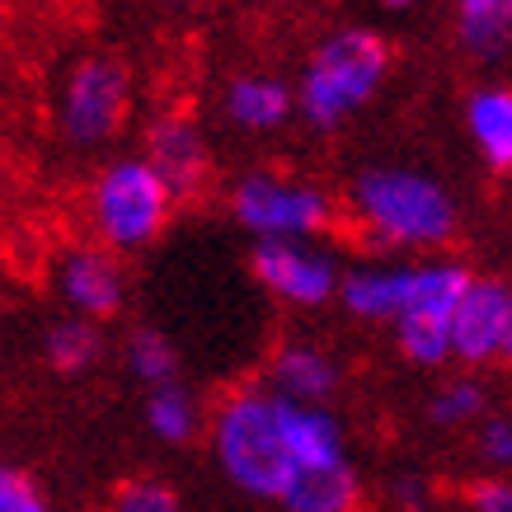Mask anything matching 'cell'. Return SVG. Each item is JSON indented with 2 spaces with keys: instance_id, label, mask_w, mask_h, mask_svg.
Wrapping results in <instances>:
<instances>
[{
  "instance_id": "cell-1",
  "label": "cell",
  "mask_w": 512,
  "mask_h": 512,
  "mask_svg": "<svg viewBox=\"0 0 512 512\" xmlns=\"http://www.w3.org/2000/svg\"><path fill=\"white\" fill-rule=\"evenodd\" d=\"M348 217L381 249H442L456 235V198L414 165H362L348 179Z\"/></svg>"
},
{
  "instance_id": "cell-2",
  "label": "cell",
  "mask_w": 512,
  "mask_h": 512,
  "mask_svg": "<svg viewBox=\"0 0 512 512\" xmlns=\"http://www.w3.org/2000/svg\"><path fill=\"white\" fill-rule=\"evenodd\" d=\"M212 461L249 498L282 503L296 480V456L287 442V400L268 386H240L212 414Z\"/></svg>"
},
{
  "instance_id": "cell-3",
  "label": "cell",
  "mask_w": 512,
  "mask_h": 512,
  "mask_svg": "<svg viewBox=\"0 0 512 512\" xmlns=\"http://www.w3.org/2000/svg\"><path fill=\"white\" fill-rule=\"evenodd\" d=\"M390 76V43L372 29H334L311 47L296 76V118L315 132H339L372 104Z\"/></svg>"
},
{
  "instance_id": "cell-4",
  "label": "cell",
  "mask_w": 512,
  "mask_h": 512,
  "mask_svg": "<svg viewBox=\"0 0 512 512\" xmlns=\"http://www.w3.org/2000/svg\"><path fill=\"white\" fill-rule=\"evenodd\" d=\"M85 212H90L94 245L127 254V249H146L151 240H160V231L174 217V193L146 156H118L94 174Z\"/></svg>"
},
{
  "instance_id": "cell-5",
  "label": "cell",
  "mask_w": 512,
  "mask_h": 512,
  "mask_svg": "<svg viewBox=\"0 0 512 512\" xmlns=\"http://www.w3.org/2000/svg\"><path fill=\"white\" fill-rule=\"evenodd\" d=\"M235 226L254 235V245L264 240H315L334 226V198L306 174L268 170L254 165L231 184L226 193Z\"/></svg>"
},
{
  "instance_id": "cell-6",
  "label": "cell",
  "mask_w": 512,
  "mask_h": 512,
  "mask_svg": "<svg viewBox=\"0 0 512 512\" xmlns=\"http://www.w3.org/2000/svg\"><path fill=\"white\" fill-rule=\"evenodd\" d=\"M127 109H132V76H127V66L118 57H109V52H90L62 80L57 132L66 137V146L94 151V146H109L123 132Z\"/></svg>"
},
{
  "instance_id": "cell-7",
  "label": "cell",
  "mask_w": 512,
  "mask_h": 512,
  "mask_svg": "<svg viewBox=\"0 0 512 512\" xmlns=\"http://www.w3.org/2000/svg\"><path fill=\"white\" fill-rule=\"evenodd\" d=\"M470 282L475 278L451 259L414 264V292L404 315L395 320V348L414 367H442L456 357V311Z\"/></svg>"
},
{
  "instance_id": "cell-8",
  "label": "cell",
  "mask_w": 512,
  "mask_h": 512,
  "mask_svg": "<svg viewBox=\"0 0 512 512\" xmlns=\"http://www.w3.org/2000/svg\"><path fill=\"white\" fill-rule=\"evenodd\" d=\"M249 278L292 311H320L339 301L343 268L315 240H264L249 249Z\"/></svg>"
},
{
  "instance_id": "cell-9",
  "label": "cell",
  "mask_w": 512,
  "mask_h": 512,
  "mask_svg": "<svg viewBox=\"0 0 512 512\" xmlns=\"http://www.w3.org/2000/svg\"><path fill=\"white\" fill-rule=\"evenodd\" d=\"M52 287L62 306L80 320H113L127 301V273L118 254L104 245H71L52 268Z\"/></svg>"
},
{
  "instance_id": "cell-10",
  "label": "cell",
  "mask_w": 512,
  "mask_h": 512,
  "mask_svg": "<svg viewBox=\"0 0 512 512\" xmlns=\"http://www.w3.org/2000/svg\"><path fill=\"white\" fill-rule=\"evenodd\" d=\"M456 357L470 367H512V282L475 278L456 311Z\"/></svg>"
},
{
  "instance_id": "cell-11",
  "label": "cell",
  "mask_w": 512,
  "mask_h": 512,
  "mask_svg": "<svg viewBox=\"0 0 512 512\" xmlns=\"http://www.w3.org/2000/svg\"><path fill=\"white\" fill-rule=\"evenodd\" d=\"M141 156L151 160V170L165 179L174 202L202 198L207 184H212V151H207V137H202V127L179 109L151 118V127H146V151H141Z\"/></svg>"
},
{
  "instance_id": "cell-12",
  "label": "cell",
  "mask_w": 512,
  "mask_h": 512,
  "mask_svg": "<svg viewBox=\"0 0 512 512\" xmlns=\"http://www.w3.org/2000/svg\"><path fill=\"white\" fill-rule=\"evenodd\" d=\"M409 292H414V264L376 259V264H357L343 273L339 306L367 325H395L409 306Z\"/></svg>"
},
{
  "instance_id": "cell-13",
  "label": "cell",
  "mask_w": 512,
  "mask_h": 512,
  "mask_svg": "<svg viewBox=\"0 0 512 512\" xmlns=\"http://www.w3.org/2000/svg\"><path fill=\"white\" fill-rule=\"evenodd\" d=\"M221 113L240 132H278L296 113V85L273 71H240L221 90Z\"/></svg>"
},
{
  "instance_id": "cell-14",
  "label": "cell",
  "mask_w": 512,
  "mask_h": 512,
  "mask_svg": "<svg viewBox=\"0 0 512 512\" xmlns=\"http://www.w3.org/2000/svg\"><path fill=\"white\" fill-rule=\"evenodd\" d=\"M268 390L292 404H325L339 390V362L320 348V343L292 339L268 357Z\"/></svg>"
},
{
  "instance_id": "cell-15",
  "label": "cell",
  "mask_w": 512,
  "mask_h": 512,
  "mask_svg": "<svg viewBox=\"0 0 512 512\" xmlns=\"http://www.w3.org/2000/svg\"><path fill=\"white\" fill-rule=\"evenodd\" d=\"M466 132L489 170H512V90L480 85L466 99Z\"/></svg>"
},
{
  "instance_id": "cell-16",
  "label": "cell",
  "mask_w": 512,
  "mask_h": 512,
  "mask_svg": "<svg viewBox=\"0 0 512 512\" xmlns=\"http://www.w3.org/2000/svg\"><path fill=\"white\" fill-rule=\"evenodd\" d=\"M362 484H357L353 461L348 466H329V470H301L287 489L278 508L287 512H357Z\"/></svg>"
},
{
  "instance_id": "cell-17",
  "label": "cell",
  "mask_w": 512,
  "mask_h": 512,
  "mask_svg": "<svg viewBox=\"0 0 512 512\" xmlns=\"http://www.w3.org/2000/svg\"><path fill=\"white\" fill-rule=\"evenodd\" d=\"M456 38L480 62L503 57L512 47V0H456Z\"/></svg>"
},
{
  "instance_id": "cell-18",
  "label": "cell",
  "mask_w": 512,
  "mask_h": 512,
  "mask_svg": "<svg viewBox=\"0 0 512 512\" xmlns=\"http://www.w3.org/2000/svg\"><path fill=\"white\" fill-rule=\"evenodd\" d=\"M104 353V334L94 320H80V315H62L52 320L43 334V357L57 376H85Z\"/></svg>"
},
{
  "instance_id": "cell-19",
  "label": "cell",
  "mask_w": 512,
  "mask_h": 512,
  "mask_svg": "<svg viewBox=\"0 0 512 512\" xmlns=\"http://www.w3.org/2000/svg\"><path fill=\"white\" fill-rule=\"evenodd\" d=\"M146 428L165 442V447H188L202 428V404L198 395L174 381V386H160V390H146Z\"/></svg>"
},
{
  "instance_id": "cell-20",
  "label": "cell",
  "mask_w": 512,
  "mask_h": 512,
  "mask_svg": "<svg viewBox=\"0 0 512 512\" xmlns=\"http://www.w3.org/2000/svg\"><path fill=\"white\" fill-rule=\"evenodd\" d=\"M123 362H127V372H132V381H141L146 390H160L179 381V348L160 329H132L123 348Z\"/></svg>"
},
{
  "instance_id": "cell-21",
  "label": "cell",
  "mask_w": 512,
  "mask_h": 512,
  "mask_svg": "<svg viewBox=\"0 0 512 512\" xmlns=\"http://www.w3.org/2000/svg\"><path fill=\"white\" fill-rule=\"evenodd\" d=\"M428 419L437 428H466V423L484 419V386L470 381V376H456L447 386H437L433 400H428Z\"/></svg>"
},
{
  "instance_id": "cell-22",
  "label": "cell",
  "mask_w": 512,
  "mask_h": 512,
  "mask_svg": "<svg viewBox=\"0 0 512 512\" xmlns=\"http://www.w3.org/2000/svg\"><path fill=\"white\" fill-rule=\"evenodd\" d=\"M109 512H184L179 494H174L165 480H127L118 494H113Z\"/></svg>"
},
{
  "instance_id": "cell-23",
  "label": "cell",
  "mask_w": 512,
  "mask_h": 512,
  "mask_svg": "<svg viewBox=\"0 0 512 512\" xmlns=\"http://www.w3.org/2000/svg\"><path fill=\"white\" fill-rule=\"evenodd\" d=\"M0 512H52V508H47L43 489H38L24 470L0 461Z\"/></svg>"
},
{
  "instance_id": "cell-24",
  "label": "cell",
  "mask_w": 512,
  "mask_h": 512,
  "mask_svg": "<svg viewBox=\"0 0 512 512\" xmlns=\"http://www.w3.org/2000/svg\"><path fill=\"white\" fill-rule=\"evenodd\" d=\"M480 456L489 466H512V419H484L480 423Z\"/></svg>"
},
{
  "instance_id": "cell-25",
  "label": "cell",
  "mask_w": 512,
  "mask_h": 512,
  "mask_svg": "<svg viewBox=\"0 0 512 512\" xmlns=\"http://www.w3.org/2000/svg\"><path fill=\"white\" fill-rule=\"evenodd\" d=\"M466 508L470 512H512V480H480L470 484L466 494Z\"/></svg>"
},
{
  "instance_id": "cell-26",
  "label": "cell",
  "mask_w": 512,
  "mask_h": 512,
  "mask_svg": "<svg viewBox=\"0 0 512 512\" xmlns=\"http://www.w3.org/2000/svg\"><path fill=\"white\" fill-rule=\"evenodd\" d=\"M395 498H400L404 508H419L423 498H428V484H423L419 475H400V480H395Z\"/></svg>"
},
{
  "instance_id": "cell-27",
  "label": "cell",
  "mask_w": 512,
  "mask_h": 512,
  "mask_svg": "<svg viewBox=\"0 0 512 512\" xmlns=\"http://www.w3.org/2000/svg\"><path fill=\"white\" fill-rule=\"evenodd\" d=\"M381 5H386V10H395V15H400V10H414L419 0H381Z\"/></svg>"
}]
</instances>
